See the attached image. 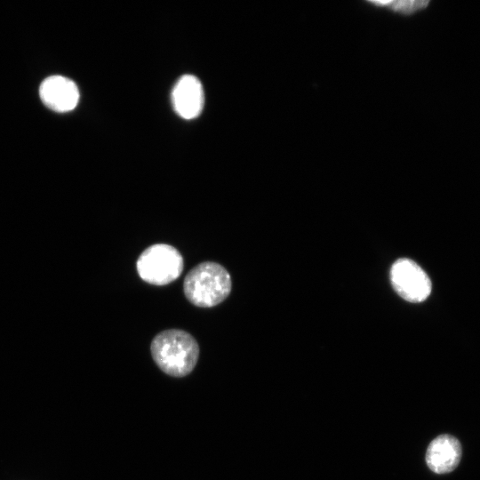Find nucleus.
I'll list each match as a JSON object with an SVG mask.
<instances>
[{
  "label": "nucleus",
  "mask_w": 480,
  "mask_h": 480,
  "mask_svg": "<svg viewBox=\"0 0 480 480\" xmlns=\"http://www.w3.org/2000/svg\"><path fill=\"white\" fill-rule=\"evenodd\" d=\"M371 4H375L378 7H385L393 12L410 15L418 11L425 9L429 1L425 0H407V1H374Z\"/></svg>",
  "instance_id": "nucleus-8"
},
{
  "label": "nucleus",
  "mask_w": 480,
  "mask_h": 480,
  "mask_svg": "<svg viewBox=\"0 0 480 480\" xmlns=\"http://www.w3.org/2000/svg\"><path fill=\"white\" fill-rule=\"evenodd\" d=\"M231 278L228 270L216 262H202L186 276L183 291L195 306L211 308L222 302L231 292Z\"/></svg>",
  "instance_id": "nucleus-2"
},
{
  "label": "nucleus",
  "mask_w": 480,
  "mask_h": 480,
  "mask_svg": "<svg viewBox=\"0 0 480 480\" xmlns=\"http://www.w3.org/2000/svg\"><path fill=\"white\" fill-rule=\"evenodd\" d=\"M39 95L47 108L59 113L73 110L79 100L76 84L62 76L45 78L40 85Z\"/></svg>",
  "instance_id": "nucleus-6"
},
{
  "label": "nucleus",
  "mask_w": 480,
  "mask_h": 480,
  "mask_svg": "<svg viewBox=\"0 0 480 480\" xmlns=\"http://www.w3.org/2000/svg\"><path fill=\"white\" fill-rule=\"evenodd\" d=\"M140 278L156 285H164L176 280L183 271V258L172 245L156 244L148 247L137 260Z\"/></svg>",
  "instance_id": "nucleus-3"
},
{
  "label": "nucleus",
  "mask_w": 480,
  "mask_h": 480,
  "mask_svg": "<svg viewBox=\"0 0 480 480\" xmlns=\"http://www.w3.org/2000/svg\"><path fill=\"white\" fill-rule=\"evenodd\" d=\"M390 281L395 291L409 302L424 301L431 292V281L428 275L410 259L402 258L393 264Z\"/></svg>",
  "instance_id": "nucleus-4"
},
{
  "label": "nucleus",
  "mask_w": 480,
  "mask_h": 480,
  "mask_svg": "<svg viewBox=\"0 0 480 480\" xmlns=\"http://www.w3.org/2000/svg\"><path fill=\"white\" fill-rule=\"evenodd\" d=\"M156 365L172 377H184L195 368L199 347L195 338L179 329H169L156 334L150 346Z\"/></svg>",
  "instance_id": "nucleus-1"
},
{
  "label": "nucleus",
  "mask_w": 480,
  "mask_h": 480,
  "mask_svg": "<svg viewBox=\"0 0 480 480\" xmlns=\"http://www.w3.org/2000/svg\"><path fill=\"white\" fill-rule=\"evenodd\" d=\"M462 458V445L451 434H441L428 444L426 463L428 468L438 475L448 474L457 468Z\"/></svg>",
  "instance_id": "nucleus-5"
},
{
  "label": "nucleus",
  "mask_w": 480,
  "mask_h": 480,
  "mask_svg": "<svg viewBox=\"0 0 480 480\" xmlns=\"http://www.w3.org/2000/svg\"><path fill=\"white\" fill-rule=\"evenodd\" d=\"M172 100L176 113L190 120L197 117L204 108V94L201 82L193 75H184L175 84Z\"/></svg>",
  "instance_id": "nucleus-7"
}]
</instances>
